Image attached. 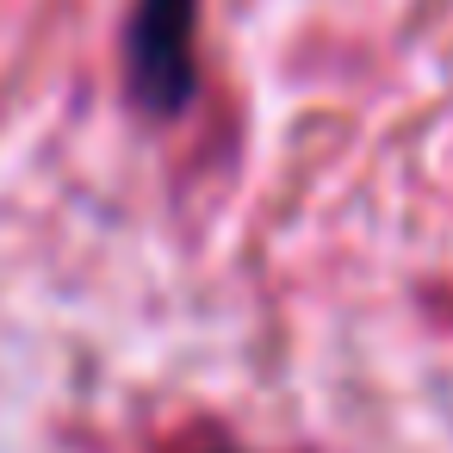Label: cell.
I'll list each match as a JSON object with an SVG mask.
<instances>
[{
    "label": "cell",
    "mask_w": 453,
    "mask_h": 453,
    "mask_svg": "<svg viewBox=\"0 0 453 453\" xmlns=\"http://www.w3.org/2000/svg\"><path fill=\"white\" fill-rule=\"evenodd\" d=\"M193 32L199 0H137V19L125 32V69L143 112L174 119L193 94Z\"/></svg>",
    "instance_id": "1"
}]
</instances>
